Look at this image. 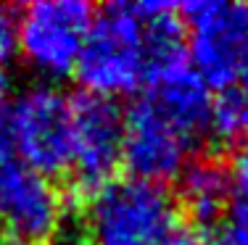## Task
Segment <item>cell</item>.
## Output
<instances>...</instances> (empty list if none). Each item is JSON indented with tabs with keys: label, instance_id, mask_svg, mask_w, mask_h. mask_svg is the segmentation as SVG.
<instances>
[{
	"label": "cell",
	"instance_id": "1",
	"mask_svg": "<svg viewBox=\"0 0 248 245\" xmlns=\"http://www.w3.org/2000/svg\"><path fill=\"white\" fill-rule=\"evenodd\" d=\"M182 211L164 185L114 179L85 201V224L93 245H172L180 237Z\"/></svg>",
	"mask_w": 248,
	"mask_h": 245
},
{
	"label": "cell",
	"instance_id": "2",
	"mask_svg": "<svg viewBox=\"0 0 248 245\" xmlns=\"http://www.w3.org/2000/svg\"><path fill=\"white\" fill-rule=\"evenodd\" d=\"M74 74L87 95L108 101L129 95L148 79L138 3H111L93 16Z\"/></svg>",
	"mask_w": 248,
	"mask_h": 245
},
{
	"label": "cell",
	"instance_id": "3",
	"mask_svg": "<svg viewBox=\"0 0 248 245\" xmlns=\"http://www.w3.org/2000/svg\"><path fill=\"white\" fill-rule=\"evenodd\" d=\"M14 150L27 166L43 177H56L72 169L74 116L72 98L50 85L24 90L3 116Z\"/></svg>",
	"mask_w": 248,
	"mask_h": 245
},
{
	"label": "cell",
	"instance_id": "4",
	"mask_svg": "<svg viewBox=\"0 0 248 245\" xmlns=\"http://www.w3.org/2000/svg\"><path fill=\"white\" fill-rule=\"evenodd\" d=\"M93 16V5L82 0L29 3L16 16V50L43 77H69L79 63Z\"/></svg>",
	"mask_w": 248,
	"mask_h": 245
},
{
	"label": "cell",
	"instance_id": "5",
	"mask_svg": "<svg viewBox=\"0 0 248 245\" xmlns=\"http://www.w3.org/2000/svg\"><path fill=\"white\" fill-rule=\"evenodd\" d=\"M180 19L190 32V66L209 87L227 90L248 61V8L222 0L180 5Z\"/></svg>",
	"mask_w": 248,
	"mask_h": 245
},
{
	"label": "cell",
	"instance_id": "6",
	"mask_svg": "<svg viewBox=\"0 0 248 245\" xmlns=\"http://www.w3.org/2000/svg\"><path fill=\"white\" fill-rule=\"evenodd\" d=\"M63 219V198L56 185L16 156L0 119V227L8 237L50 240Z\"/></svg>",
	"mask_w": 248,
	"mask_h": 245
},
{
	"label": "cell",
	"instance_id": "7",
	"mask_svg": "<svg viewBox=\"0 0 248 245\" xmlns=\"http://www.w3.org/2000/svg\"><path fill=\"white\" fill-rule=\"evenodd\" d=\"M74 116V150L72 169L74 192L85 203L100 187L114 182L116 169L122 166V143H124V114L114 101L98 95L72 98Z\"/></svg>",
	"mask_w": 248,
	"mask_h": 245
},
{
	"label": "cell",
	"instance_id": "8",
	"mask_svg": "<svg viewBox=\"0 0 248 245\" xmlns=\"http://www.w3.org/2000/svg\"><path fill=\"white\" fill-rule=\"evenodd\" d=\"M193 145L196 140L172 124L148 98L135 101L124 114L122 166L129 177L156 185L180 177L193 161Z\"/></svg>",
	"mask_w": 248,
	"mask_h": 245
},
{
	"label": "cell",
	"instance_id": "9",
	"mask_svg": "<svg viewBox=\"0 0 248 245\" xmlns=\"http://www.w3.org/2000/svg\"><path fill=\"white\" fill-rule=\"evenodd\" d=\"M148 101L167 116L172 124L198 140L209 130L211 116V87L196 74L187 61L177 63L172 69L153 74L148 79Z\"/></svg>",
	"mask_w": 248,
	"mask_h": 245
},
{
	"label": "cell",
	"instance_id": "10",
	"mask_svg": "<svg viewBox=\"0 0 248 245\" xmlns=\"http://www.w3.org/2000/svg\"><path fill=\"white\" fill-rule=\"evenodd\" d=\"M177 179H180V195H177L180 211L187 214L196 224H217L227 214L230 169L224 161L214 156L193 159Z\"/></svg>",
	"mask_w": 248,
	"mask_h": 245
},
{
	"label": "cell",
	"instance_id": "11",
	"mask_svg": "<svg viewBox=\"0 0 248 245\" xmlns=\"http://www.w3.org/2000/svg\"><path fill=\"white\" fill-rule=\"evenodd\" d=\"M209 130L224 145L243 148L248 145V90L246 87H227L211 101Z\"/></svg>",
	"mask_w": 248,
	"mask_h": 245
},
{
	"label": "cell",
	"instance_id": "12",
	"mask_svg": "<svg viewBox=\"0 0 248 245\" xmlns=\"http://www.w3.org/2000/svg\"><path fill=\"white\" fill-rule=\"evenodd\" d=\"M230 169V203H227V245H248V145L235 150Z\"/></svg>",
	"mask_w": 248,
	"mask_h": 245
},
{
	"label": "cell",
	"instance_id": "13",
	"mask_svg": "<svg viewBox=\"0 0 248 245\" xmlns=\"http://www.w3.org/2000/svg\"><path fill=\"white\" fill-rule=\"evenodd\" d=\"M16 53V16L8 5H0V63Z\"/></svg>",
	"mask_w": 248,
	"mask_h": 245
},
{
	"label": "cell",
	"instance_id": "14",
	"mask_svg": "<svg viewBox=\"0 0 248 245\" xmlns=\"http://www.w3.org/2000/svg\"><path fill=\"white\" fill-rule=\"evenodd\" d=\"M172 245H227L224 237H211V235H180Z\"/></svg>",
	"mask_w": 248,
	"mask_h": 245
},
{
	"label": "cell",
	"instance_id": "15",
	"mask_svg": "<svg viewBox=\"0 0 248 245\" xmlns=\"http://www.w3.org/2000/svg\"><path fill=\"white\" fill-rule=\"evenodd\" d=\"M8 106H11V77L5 72V66L0 63V119L8 111Z\"/></svg>",
	"mask_w": 248,
	"mask_h": 245
},
{
	"label": "cell",
	"instance_id": "16",
	"mask_svg": "<svg viewBox=\"0 0 248 245\" xmlns=\"http://www.w3.org/2000/svg\"><path fill=\"white\" fill-rule=\"evenodd\" d=\"M0 245H37V243H29V240H19V237H3Z\"/></svg>",
	"mask_w": 248,
	"mask_h": 245
},
{
	"label": "cell",
	"instance_id": "17",
	"mask_svg": "<svg viewBox=\"0 0 248 245\" xmlns=\"http://www.w3.org/2000/svg\"><path fill=\"white\" fill-rule=\"evenodd\" d=\"M61 245H93V243H90V240H77V237H72V240L61 243Z\"/></svg>",
	"mask_w": 248,
	"mask_h": 245
},
{
	"label": "cell",
	"instance_id": "18",
	"mask_svg": "<svg viewBox=\"0 0 248 245\" xmlns=\"http://www.w3.org/2000/svg\"><path fill=\"white\" fill-rule=\"evenodd\" d=\"M240 77H243V87L248 90V61H246V69H243V74H240Z\"/></svg>",
	"mask_w": 248,
	"mask_h": 245
}]
</instances>
